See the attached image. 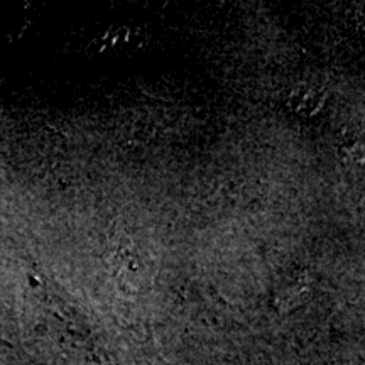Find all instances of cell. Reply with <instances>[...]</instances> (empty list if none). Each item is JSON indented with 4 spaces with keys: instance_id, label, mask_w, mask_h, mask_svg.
Instances as JSON below:
<instances>
[{
    "instance_id": "obj_1",
    "label": "cell",
    "mask_w": 365,
    "mask_h": 365,
    "mask_svg": "<svg viewBox=\"0 0 365 365\" xmlns=\"http://www.w3.org/2000/svg\"><path fill=\"white\" fill-rule=\"evenodd\" d=\"M323 93L319 86L314 85H301L296 86L291 97V107L294 112L304 113V115H312L317 110H319L323 105Z\"/></svg>"
}]
</instances>
